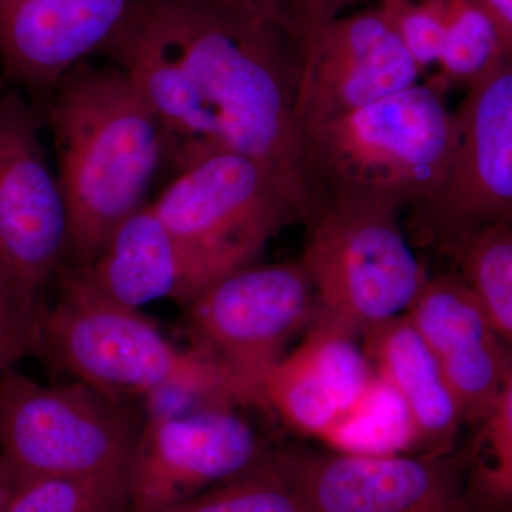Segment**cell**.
<instances>
[{
  "label": "cell",
  "mask_w": 512,
  "mask_h": 512,
  "mask_svg": "<svg viewBox=\"0 0 512 512\" xmlns=\"http://www.w3.org/2000/svg\"><path fill=\"white\" fill-rule=\"evenodd\" d=\"M97 55L146 97L178 171L241 154L271 171L308 218L295 119L301 50L281 29L218 0H133Z\"/></svg>",
  "instance_id": "obj_1"
},
{
  "label": "cell",
  "mask_w": 512,
  "mask_h": 512,
  "mask_svg": "<svg viewBox=\"0 0 512 512\" xmlns=\"http://www.w3.org/2000/svg\"><path fill=\"white\" fill-rule=\"evenodd\" d=\"M47 123L67 212V268H84L143 207L165 158L163 127L130 77L87 60L50 92Z\"/></svg>",
  "instance_id": "obj_2"
},
{
  "label": "cell",
  "mask_w": 512,
  "mask_h": 512,
  "mask_svg": "<svg viewBox=\"0 0 512 512\" xmlns=\"http://www.w3.org/2000/svg\"><path fill=\"white\" fill-rule=\"evenodd\" d=\"M443 96L427 83L414 84L303 128L313 202L325 198L400 211L429 197L456 143V119Z\"/></svg>",
  "instance_id": "obj_3"
},
{
  "label": "cell",
  "mask_w": 512,
  "mask_h": 512,
  "mask_svg": "<svg viewBox=\"0 0 512 512\" xmlns=\"http://www.w3.org/2000/svg\"><path fill=\"white\" fill-rule=\"evenodd\" d=\"M62 293L42 309L37 346L74 379L110 399L177 393L208 404L251 396L210 357L185 352L140 311L101 298L73 269L63 268Z\"/></svg>",
  "instance_id": "obj_4"
},
{
  "label": "cell",
  "mask_w": 512,
  "mask_h": 512,
  "mask_svg": "<svg viewBox=\"0 0 512 512\" xmlns=\"http://www.w3.org/2000/svg\"><path fill=\"white\" fill-rule=\"evenodd\" d=\"M190 268L195 291L252 265L282 228L305 211L271 171L237 153H218L178 171L151 204Z\"/></svg>",
  "instance_id": "obj_5"
},
{
  "label": "cell",
  "mask_w": 512,
  "mask_h": 512,
  "mask_svg": "<svg viewBox=\"0 0 512 512\" xmlns=\"http://www.w3.org/2000/svg\"><path fill=\"white\" fill-rule=\"evenodd\" d=\"M143 424L80 380L47 386L18 367L0 377V461L16 485L126 474Z\"/></svg>",
  "instance_id": "obj_6"
},
{
  "label": "cell",
  "mask_w": 512,
  "mask_h": 512,
  "mask_svg": "<svg viewBox=\"0 0 512 512\" xmlns=\"http://www.w3.org/2000/svg\"><path fill=\"white\" fill-rule=\"evenodd\" d=\"M303 224L301 264L318 309L359 335L403 315L427 279L399 211L319 198Z\"/></svg>",
  "instance_id": "obj_7"
},
{
  "label": "cell",
  "mask_w": 512,
  "mask_h": 512,
  "mask_svg": "<svg viewBox=\"0 0 512 512\" xmlns=\"http://www.w3.org/2000/svg\"><path fill=\"white\" fill-rule=\"evenodd\" d=\"M453 114L456 143L446 173L409 218L413 241L440 251L477 229L512 222V59L468 84Z\"/></svg>",
  "instance_id": "obj_8"
},
{
  "label": "cell",
  "mask_w": 512,
  "mask_h": 512,
  "mask_svg": "<svg viewBox=\"0 0 512 512\" xmlns=\"http://www.w3.org/2000/svg\"><path fill=\"white\" fill-rule=\"evenodd\" d=\"M316 309L315 289L299 262L249 265L198 293L185 306V323L195 350L258 402L262 376Z\"/></svg>",
  "instance_id": "obj_9"
},
{
  "label": "cell",
  "mask_w": 512,
  "mask_h": 512,
  "mask_svg": "<svg viewBox=\"0 0 512 512\" xmlns=\"http://www.w3.org/2000/svg\"><path fill=\"white\" fill-rule=\"evenodd\" d=\"M271 463L308 512H471L467 454L320 453L286 448Z\"/></svg>",
  "instance_id": "obj_10"
},
{
  "label": "cell",
  "mask_w": 512,
  "mask_h": 512,
  "mask_svg": "<svg viewBox=\"0 0 512 512\" xmlns=\"http://www.w3.org/2000/svg\"><path fill=\"white\" fill-rule=\"evenodd\" d=\"M66 249V205L36 111L16 90L0 92V269L39 302Z\"/></svg>",
  "instance_id": "obj_11"
},
{
  "label": "cell",
  "mask_w": 512,
  "mask_h": 512,
  "mask_svg": "<svg viewBox=\"0 0 512 512\" xmlns=\"http://www.w3.org/2000/svg\"><path fill=\"white\" fill-rule=\"evenodd\" d=\"M272 451L229 404L144 421L130 467L128 512H160L261 466Z\"/></svg>",
  "instance_id": "obj_12"
},
{
  "label": "cell",
  "mask_w": 512,
  "mask_h": 512,
  "mask_svg": "<svg viewBox=\"0 0 512 512\" xmlns=\"http://www.w3.org/2000/svg\"><path fill=\"white\" fill-rule=\"evenodd\" d=\"M420 76L379 6L332 20L301 49L299 131L409 89Z\"/></svg>",
  "instance_id": "obj_13"
},
{
  "label": "cell",
  "mask_w": 512,
  "mask_h": 512,
  "mask_svg": "<svg viewBox=\"0 0 512 512\" xmlns=\"http://www.w3.org/2000/svg\"><path fill=\"white\" fill-rule=\"evenodd\" d=\"M348 326L316 309L292 355L281 357L258 384L268 403L302 433L330 437L345 429L375 393L370 359Z\"/></svg>",
  "instance_id": "obj_14"
},
{
  "label": "cell",
  "mask_w": 512,
  "mask_h": 512,
  "mask_svg": "<svg viewBox=\"0 0 512 512\" xmlns=\"http://www.w3.org/2000/svg\"><path fill=\"white\" fill-rule=\"evenodd\" d=\"M406 315L436 356L464 421H483L512 379L510 355L464 279L427 278Z\"/></svg>",
  "instance_id": "obj_15"
},
{
  "label": "cell",
  "mask_w": 512,
  "mask_h": 512,
  "mask_svg": "<svg viewBox=\"0 0 512 512\" xmlns=\"http://www.w3.org/2000/svg\"><path fill=\"white\" fill-rule=\"evenodd\" d=\"M133 0H0V66L6 82L55 89L119 28Z\"/></svg>",
  "instance_id": "obj_16"
},
{
  "label": "cell",
  "mask_w": 512,
  "mask_h": 512,
  "mask_svg": "<svg viewBox=\"0 0 512 512\" xmlns=\"http://www.w3.org/2000/svg\"><path fill=\"white\" fill-rule=\"evenodd\" d=\"M70 269L101 298L133 311L161 299L185 308L197 296L183 252L151 204L117 225L92 264Z\"/></svg>",
  "instance_id": "obj_17"
},
{
  "label": "cell",
  "mask_w": 512,
  "mask_h": 512,
  "mask_svg": "<svg viewBox=\"0 0 512 512\" xmlns=\"http://www.w3.org/2000/svg\"><path fill=\"white\" fill-rule=\"evenodd\" d=\"M367 359L402 403L414 443L426 454L453 453L464 423L439 362L406 313L362 333Z\"/></svg>",
  "instance_id": "obj_18"
},
{
  "label": "cell",
  "mask_w": 512,
  "mask_h": 512,
  "mask_svg": "<svg viewBox=\"0 0 512 512\" xmlns=\"http://www.w3.org/2000/svg\"><path fill=\"white\" fill-rule=\"evenodd\" d=\"M503 342L512 340V222L501 221L443 249Z\"/></svg>",
  "instance_id": "obj_19"
},
{
  "label": "cell",
  "mask_w": 512,
  "mask_h": 512,
  "mask_svg": "<svg viewBox=\"0 0 512 512\" xmlns=\"http://www.w3.org/2000/svg\"><path fill=\"white\" fill-rule=\"evenodd\" d=\"M503 59H512L480 0H444V32L436 77L429 86L441 94L470 84Z\"/></svg>",
  "instance_id": "obj_20"
},
{
  "label": "cell",
  "mask_w": 512,
  "mask_h": 512,
  "mask_svg": "<svg viewBox=\"0 0 512 512\" xmlns=\"http://www.w3.org/2000/svg\"><path fill=\"white\" fill-rule=\"evenodd\" d=\"M474 454H467L466 500L471 512H511L512 379L483 419Z\"/></svg>",
  "instance_id": "obj_21"
},
{
  "label": "cell",
  "mask_w": 512,
  "mask_h": 512,
  "mask_svg": "<svg viewBox=\"0 0 512 512\" xmlns=\"http://www.w3.org/2000/svg\"><path fill=\"white\" fill-rule=\"evenodd\" d=\"M6 512H128V473L23 481Z\"/></svg>",
  "instance_id": "obj_22"
},
{
  "label": "cell",
  "mask_w": 512,
  "mask_h": 512,
  "mask_svg": "<svg viewBox=\"0 0 512 512\" xmlns=\"http://www.w3.org/2000/svg\"><path fill=\"white\" fill-rule=\"evenodd\" d=\"M160 512H308L279 476L271 456L261 466L214 485L184 503Z\"/></svg>",
  "instance_id": "obj_23"
},
{
  "label": "cell",
  "mask_w": 512,
  "mask_h": 512,
  "mask_svg": "<svg viewBox=\"0 0 512 512\" xmlns=\"http://www.w3.org/2000/svg\"><path fill=\"white\" fill-rule=\"evenodd\" d=\"M286 33L299 50L343 10L377 0H218Z\"/></svg>",
  "instance_id": "obj_24"
},
{
  "label": "cell",
  "mask_w": 512,
  "mask_h": 512,
  "mask_svg": "<svg viewBox=\"0 0 512 512\" xmlns=\"http://www.w3.org/2000/svg\"><path fill=\"white\" fill-rule=\"evenodd\" d=\"M424 74L437 66L443 46L444 0H377Z\"/></svg>",
  "instance_id": "obj_25"
},
{
  "label": "cell",
  "mask_w": 512,
  "mask_h": 512,
  "mask_svg": "<svg viewBox=\"0 0 512 512\" xmlns=\"http://www.w3.org/2000/svg\"><path fill=\"white\" fill-rule=\"evenodd\" d=\"M42 306L23 296L0 269V377L36 349Z\"/></svg>",
  "instance_id": "obj_26"
},
{
  "label": "cell",
  "mask_w": 512,
  "mask_h": 512,
  "mask_svg": "<svg viewBox=\"0 0 512 512\" xmlns=\"http://www.w3.org/2000/svg\"><path fill=\"white\" fill-rule=\"evenodd\" d=\"M493 20L507 52L512 55V0H480Z\"/></svg>",
  "instance_id": "obj_27"
},
{
  "label": "cell",
  "mask_w": 512,
  "mask_h": 512,
  "mask_svg": "<svg viewBox=\"0 0 512 512\" xmlns=\"http://www.w3.org/2000/svg\"><path fill=\"white\" fill-rule=\"evenodd\" d=\"M16 483L0 461V512L8 511L10 498L15 493Z\"/></svg>",
  "instance_id": "obj_28"
}]
</instances>
